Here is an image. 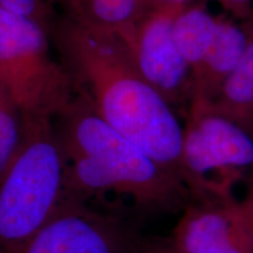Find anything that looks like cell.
<instances>
[{"mask_svg":"<svg viewBox=\"0 0 253 253\" xmlns=\"http://www.w3.org/2000/svg\"><path fill=\"white\" fill-rule=\"evenodd\" d=\"M52 39L74 94L84 97L104 122L158 166L181 179L183 126L175 109L136 67L122 38L115 32L59 17Z\"/></svg>","mask_w":253,"mask_h":253,"instance_id":"obj_1","label":"cell"},{"mask_svg":"<svg viewBox=\"0 0 253 253\" xmlns=\"http://www.w3.org/2000/svg\"><path fill=\"white\" fill-rule=\"evenodd\" d=\"M53 121L65 155V197L100 202L116 216L121 210L177 213L192 202L181 179L104 122L84 97L74 95Z\"/></svg>","mask_w":253,"mask_h":253,"instance_id":"obj_2","label":"cell"},{"mask_svg":"<svg viewBox=\"0 0 253 253\" xmlns=\"http://www.w3.org/2000/svg\"><path fill=\"white\" fill-rule=\"evenodd\" d=\"M65 199V155L52 119H27L24 143L0 179V253L33 236Z\"/></svg>","mask_w":253,"mask_h":253,"instance_id":"obj_3","label":"cell"},{"mask_svg":"<svg viewBox=\"0 0 253 253\" xmlns=\"http://www.w3.org/2000/svg\"><path fill=\"white\" fill-rule=\"evenodd\" d=\"M181 179L192 202H243L253 190V138L208 107H189L183 126Z\"/></svg>","mask_w":253,"mask_h":253,"instance_id":"obj_4","label":"cell"},{"mask_svg":"<svg viewBox=\"0 0 253 253\" xmlns=\"http://www.w3.org/2000/svg\"><path fill=\"white\" fill-rule=\"evenodd\" d=\"M50 39L40 24L0 6V82L26 119L54 120L75 95Z\"/></svg>","mask_w":253,"mask_h":253,"instance_id":"obj_5","label":"cell"},{"mask_svg":"<svg viewBox=\"0 0 253 253\" xmlns=\"http://www.w3.org/2000/svg\"><path fill=\"white\" fill-rule=\"evenodd\" d=\"M140 239L125 218L65 197L33 236L8 253H136Z\"/></svg>","mask_w":253,"mask_h":253,"instance_id":"obj_6","label":"cell"},{"mask_svg":"<svg viewBox=\"0 0 253 253\" xmlns=\"http://www.w3.org/2000/svg\"><path fill=\"white\" fill-rule=\"evenodd\" d=\"M185 5L157 1L130 30L118 33L143 78L173 109L188 112L192 73L173 38V21Z\"/></svg>","mask_w":253,"mask_h":253,"instance_id":"obj_7","label":"cell"},{"mask_svg":"<svg viewBox=\"0 0 253 253\" xmlns=\"http://www.w3.org/2000/svg\"><path fill=\"white\" fill-rule=\"evenodd\" d=\"M185 253H253L251 197L243 202H191L170 237Z\"/></svg>","mask_w":253,"mask_h":253,"instance_id":"obj_8","label":"cell"},{"mask_svg":"<svg viewBox=\"0 0 253 253\" xmlns=\"http://www.w3.org/2000/svg\"><path fill=\"white\" fill-rule=\"evenodd\" d=\"M248 40L244 24L238 25L229 18L217 17L211 45L203 61L192 73V95L189 107H205L212 103L244 55Z\"/></svg>","mask_w":253,"mask_h":253,"instance_id":"obj_9","label":"cell"},{"mask_svg":"<svg viewBox=\"0 0 253 253\" xmlns=\"http://www.w3.org/2000/svg\"><path fill=\"white\" fill-rule=\"evenodd\" d=\"M158 0H54L61 18L82 26L123 33Z\"/></svg>","mask_w":253,"mask_h":253,"instance_id":"obj_10","label":"cell"},{"mask_svg":"<svg viewBox=\"0 0 253 253\" xmlns=\"http://www.w3.org/2000/svg\"><path fill=\"white\" fill-rule=\"evenodd\" d=\"M243 24L249 34L244 55L216 99L205 107L233 121L253 138V17Z\"/></svg>","mask_w":253,"mask_h":253,"instance_id":"obj_11","label":"cell"},{"mask_svg":"<svg viewBox=\"0 0 253 253\" xmlns=\"http://www.w3.org/2000/svg\"><path fill=\"white\" fill-rule=\"evenodd\" d=\"M217 17L202 4L185 5L173 21L176 45L191 73L207 54L216 31Z\"/></svg>","mask_w":253,"mask_h":253,"instance_id":"obj_12","label":"cell"},{"mask_svg":"<svg viewBox=\"0 0 253 253\" xmlns=\"http://www.w3.org/2000/svg\"><path fill=\"white\" fill-rule=\"evenodd\" d=\"M27 119L0 82V179L24 143Z\"/></svg>","mask_w":253,"mask_h":253,"instance_id":"obj_13","label":"cell"},{"mask_svg":"<svg viewBox=\"0 0 253 253\" xmlns=\"http://www.w3.org/2000/svg\"><path fill=\"white\" fill-rule=\"evenodd\" d=\"M0 6L15 14L32 19L50 33L59 18L56 17L54 0H0Z\"/></svg>","mask_w":253,"mask_h":253,"instance_id":"obj_14","label":"cell"},{"mask_svg":"<svg viewBox=\"0 0 253 253\" xmlns=\"http://www.w3.org/2000/svg\"><path fill=\"white\" fill-rule=\"evenodd\" d=\"M136 253H185L177 246L173 240L163 237L141 238Z\"/></svg>","mask_w":253,"mask_h":253,"instance_id":"obj_15","label":"cell"},{"mask_svg":"<svg viewBox=\"0 0 253 253\" xmlns=\"http://www.w3.org/2000/svg\"><path fill=\"white\" fill-rule=\"evenodd\" d=\"M217 1L233 17L242 20L243 23L253 17V0H217Z\"/></svg>","mask_w":253,"mask_h":253,"instance_id":"obj_16","label":"cell"},{"mask_svg":"<svg viewBox=\"0 0 253 253\" xmlns=\"http://www.w3.org/2000/svg\"><path fill=\"white\" fill-rule=\"evenodd\" d=\"M158 1L171 2V4H177V5H189L192 0H158Z\"/></svg>","mask_w":253,"mask_h":253,"instance_id":"obj_17","label":"cell"},{"mask_svg":"<svg viewBox=\"0 0 253 253\" xmlns=\"http://www.w3.org/2000/svg\"><path fill=\"white\" fill-rule=\"evenodd\" d=\"M250 197H251V203H252V208H253V190H252L251 195H250Z\"/></svg>","mask_w":253,"mask_h":253,"instance_id":"obj_18","label":"cell"}]
</instances>
